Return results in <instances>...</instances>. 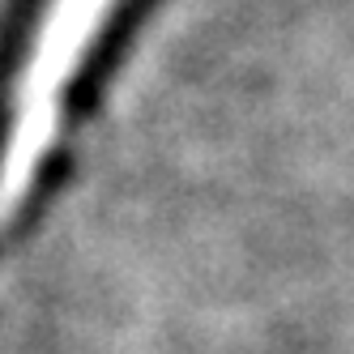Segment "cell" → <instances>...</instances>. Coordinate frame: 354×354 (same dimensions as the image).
Returning <instances> with one entry per match:
<instances>
[{"label":"cell","mask_w":354,"mask_h":354,"mask_svg":"<svg viewBox=\"0 0 354 354\" xmlns=\"http://www.w3.org/2000/svg\"><path fill=\"white\" fill-rule=\"evenodd\" d=\"M154 5H158V0H115V5L107 9V17L98 21V30L86 43L77 68L68 73V86L60 94V129H56V141L43 149V158H39V167L30 175V188H26V201L17 205L13 231L30 226L47 205H52V196H56L64 171H68L73 137H77V129L98 111V103H103L111 77L120 73L124 56H129L137 30L145 26V17H149V9H154Z\"/></svg>","instance_id":"1"},{"label":"cell","mask_w":354,"mask_h":354,"mask_svg":"<svg viewBox=\"0 0 354 354\" xmlns=\"http://www.w3.org/2000/svg\"><path fill=\"white\" fill-rule=\"evenodd\" d=\"M47 0H5L0 13V158H5V141H9V120H13V94L26 68L30 39L39 30V13Z\"/></svg>","instance_id":"2"}]
</instances>
